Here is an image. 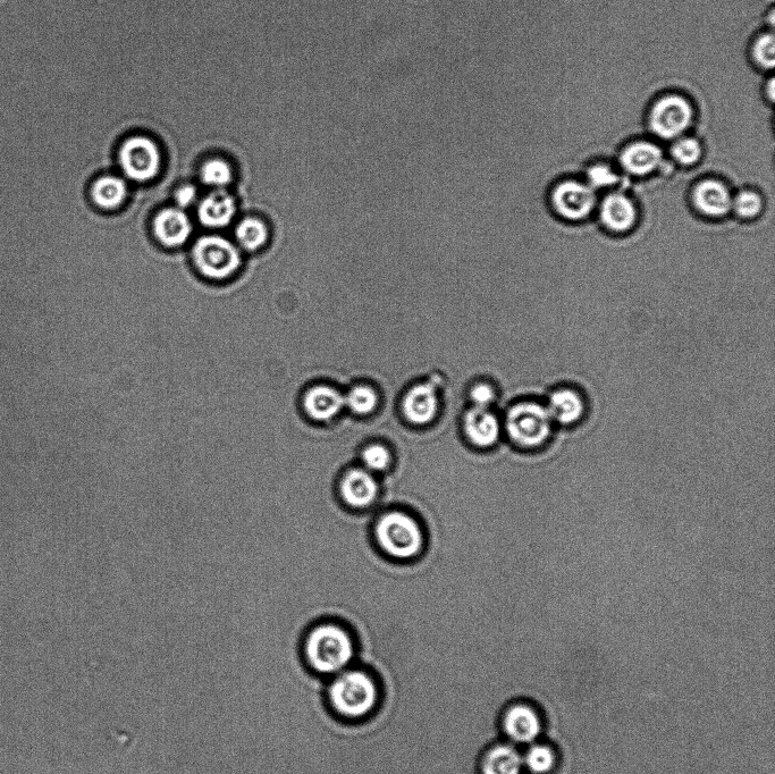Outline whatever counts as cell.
I'll use <instances>...</instances> for the list:
<instances>
[{
  "mask_svg": "<svg viewBox=\"0 0 775 774\" xmlns=\"http://www.w3.org/2000/svg\"><path fill=\"white\" fill-rule=\"evenodd\" d=\"M355 654L352 637L336 625L324 624L311 629L302 643L303 659L320 675H338L349 667Z\"/></svg>",
  "mask_w": 775,
  "mask_h": 774,
  "instance_id": "cell-1",
  "label": "cell"
},
{
  "mask_svg": "<svg viewBox=\"0 0 775 774\" xmlns=\"http://www.w3.org/2000/svg\"><path fill=\"white\" fill-rule=\"evenodd\" d=\"M328 700L332 709L349 720H358L372 713L379 700L377 684L369 673L357 669H345L335 675Z\"/></svg>",
  "mask_w": 775,
  "mask_h": 774,
  "instance_id": "cell-2",
  "label": "cell"
},
{
  "mask_svg": "<svg viewBox=\"0 0 775 774\" xmlns=\"http://www.w3.org/2000/svg\"><path fill=\"white\" fill-rule=\"evenodd\" d=\"M505 425L511 440L525 449L544 447L551 440L555 426L546 405L535 401L512 407Z\"/></svg>",
  "mask_w": 775,
  "mask_h": 774,
  "instance_id": "cell-3",
  "label": "cell"
},
{
  "mask_svg": "<svg viewBox=\"0 0 775 774\" xmlns=\"http://www.w3.org/2000/svg\"><path fill=\"white\" fill-rule=\"evenodd\" d=\"M376 534L382 548L395 558L415 557L423 545L416 521L401 512L387 513L378 521Z\"/></svg>",
  "mask_w": 775,
  "mask_h": 774,
  "instance_id": "cell-4",
  "label": "cell"
},
{
  "mask_svg": "<svg viewBox=\"0 0 775 774\" xmlns=\"http://www.w3.org/2000/svg\"><path fill=\"white\" fill-rule=\"evenodd\" d=\"M694 108L689 100L680 95H667L656 100L648 123L656 137L676 140L689 130L694 122Z\"/></svg>",
  "mask_w": 775,
  "mask_h": 774,
  "instance_id": "cell-5",
  "label": "cell"
},
{
  "mask_svg": "<svg viewBox=\"0 0 775 774\" xmlns=\"http://www.w3.org/2000/svg\"><path fill=\"white\" fill-rule=\"evenodd\" d=\"M193 259L199 271L213 280L231 276L241 263L239 250L217 235L199 239L193 247Z\"/></svg>",
  "mask_w": 775,
  "mask_h": 774,
  "instance_id": "cell-6",
  "label": "cell"
},
{
  "mask_svg": "<svg viewBox=\"0 0 775 774\" xmlns=\"http://www.w3.org/2000/svg\"><path fill=\"white\" fill-rule=\"evenodd\" d=\"M122 171L136 182L153 180L162 165V155L156 142L145 136L126 139L119 155Z\"/></svg>",
  "mask_w": 775,
  "mask_h": 774,
  "instance_id": "cell-7",
  "label": "cell"
},
{
  "mask_svg": "<svg viewBox=\"0 0 775 774\" xmlns=\"http://www.w3.org/2000/svg\"><path fill=\"white\" fill-rule=\"evenodd\" d=\"M552 203L562 217L569 221H581L593 212L595 190L587 183L564 181L554 189Z\"/></svg>",
  "mask_w": 775,
  "mask_h": 774,
  "instance_id": "cell-8",
  "label": "cell"
},
{
  "mask_svg": "<svg viewBox=\"0 0 775 774\" xmlns=\"http://www.w3.org/2000/svg\"><path fill=\"white\" fill-rule=\"evenodd\" d=\"M546 407L554 424L563 427L577 426L587 415V402L583 394L570 387L553 391Z\"/></svg>",
  "mask_w": 775,
  "mask_h": 774,
  "instance_id": "cell-9",
  "label": "cell"
},
{
  "mask_svg": "<svg viewBox=\"0 0 775 774\" xmlns=\"http://www.w3.org/2000/svg\"><path fill=\"white\" fill-rule=\"evenodd\" d=\"M502 725L505 735L518 744L533 743L542 729L537 712L526 704L510 706L503 715Z\"/></svg>",
  "mask_w": 775,
  "mask_h": 774,
  "instance_id": "cell-10",
  "label": "cell"
},
{
  "mask_svg": "<svg viewBox=\"0 0 775 774\" xmlns=\"http://www.w3.org/2000/svg\"><path fill=\"white\" fill-rule=\"evenodd\" d=\"M620 163L629 174L645 176L659 170L663 151L653 142L636 141L623 149Z\"/></svg>",
  "mask_w": 775,
  "mask_h": 774,
  "instance_id": "cell-11",
  "label": "cell"
},
{
  "mask_svg": "<svg viewBox=\"0 0 775 774\" xmlns=\"http://www.w3.org/2000/svg\"><path fill=\"white\" fill-rule=\"evenodd\" d=\"M154 231L156 238L164 246L175 248L184 245L189 240L192 225L182 209L168 208L157 215Z\"/></svg>",
  "mask_w": 775,
  "mask_h": 774,
  "instance_id": "cell-12",
  "label": "cell"
},
{
  "mask_svg": "<svg viewBox=\"0 0 775 774\" xmlns=\"http://www.w3.org/2000/svg\"><path fill=\"white\" fill-rule=\"evenodd\" d=\"M302 406L310 418L324 422L338 415L345 401L343 395L333 387L316 385L303 395Z\"/></svg>",
  "mask_w": 775,
  "mask_h": 774,
  "instance_id": "cell-13",
  "label": "cell"
},
{
  "mask_svg": "<svg viewBox=\"0 0 775 774\" xmlns=\"http://www.w3.org/2000/svg\"><path fill=\"white\" fill-rule=\"evenodd\" d=\"M437 409V392L432 383L417 384L404 397V414L412 423L424 425L431 422Z\"/></svg>",
  "mask_w": 775,
  "mask_h": 774,
  "instance_id": "cell-14",
  "label": "cell"
},
{
  "mask_svg": "<svg viewBox=\"0 0 775 774\" xmlns=\"http://www.w3.org/2000/svg\"><path fill=\"white\" fill-rule=\"evenodd\" d=\"M694 204L702 214L719 218L730 212L732 197L729 189L722 182L705 180L695 188Z\"/></svg>",
  "mask_w": 775,
  "mask_h": 774,
  "instance_id": "cell-15",
  "label": "cell"
},
{
  "mask_svg": "<svg viewBox=\"0 0 775 774\" xmlns=\"http://www.w3.org/2000/svg\"><path fill=\"white\" fill-rule=\"evenodd\" d=\"M637 216L634 201L622 193H612L603 201L602 222L613 232L622 233L633 229Z\"/></svg>",
  "mask_w": 775,
  "mask_h": 774,
  "instance_id": "cell-16",
  "label": "cell"
},
{
  "mask_svg": "<svg viewBox=\"0 0 775 774\" xmlns=\"http://www.w3.org/2000/svg\"><path fill=\"white\" fill-rule=\"evenodd\" d=\"M237 212L234 198L224 190H216L209 195L199 206V221L213 229H221L229 225Z\"/></svg>",
  "mask_w": 775,
  "mask_h": 774,
  "instance_id": "cell-17",
  "label": "cell"
},
{
  "mask_svg": "<svg viewBox=\"0 0 775 774\" xmlns=\"http://www.w3.org/2000/svg\"><path fill=\"white\" fill-rule=\"evenodd\" d=\"M465 427L469 440L478 447H491L499 440V420L488 409H471L466 416Z\"/></svg>",
  "mask_w": 775,
  "mask_h": 774,
  "instance_id": "cell-18",
  "label": "cell"
},
{
  "mask_svg": "<svg viewBox=\"0 0 775 774\" xmlns=\"http://www.w3.org/2000/svg\"><path fill=\"white\" fill-rule=\"evenodd\" d=\"M342 495L350 506L365 508L372 503L377 494V484L372 475L365 470H352L345 475L341 485Z\"/></svg>",
  "mask_w": 775,
  "mask_h": 774,
  "instance_id": "cell-19",
  "label": "cell"
},
{
  "mask_svg": "<svg viewBox=\"0 0 775 774\" xmlns=\"http://www.w3.org/2000/svg\"><path fill=\"white\" fill-rule=\"evenodd\" d=\"M521 755L508 744L495 745L488 750L482 762V774H520Z\"/></svg>",
  "mask_w": 775,
  "mask_h": 774,
  "instance_id": "cell-20",
  "label": "cell"
},
{
  "mask_svg": "<svg viewBox=\"0 0 775 774\" xmlns=\"http://www.w3.org/2000/svg\"><path fill=\"white\" fill-rule=\"evenodd\" d=\"M95 204L103 209L111 210L120 207L128 197L126 183L116 176H104L96 181L91 191Z\"/></svg>",
  "mask_w": 775,
  "mask_h": 774,
  "instance_id": "cell-21",
  "label": "cell"
},
{
  "mask_svg": "<svg viewBox=\"0 0 775 774\" xmlns=\"http://www.w3.org/2000/svg\"><path fill=\"white\" fill-rule=\"evenodd\" d=\"M235 233H237L240 245L250 251L263 247L268 237L267 227L256 218H247V220L242 221Z\"/></svg>",
  "mask_w": 775,
  "mask_h": 774,
  "instance_id": "cell-22",
  "label": "cell"
},
{
  "mask_svg": "<svg viewBox=\"0 0 775 774\" xmlns=\"http://www.w3.org/2000/svg\"><path fill=\"white\" fill-rule=\"evenodd\" d=\"M200 176L201 180L209 185V187L222 190L226 185H229L232 180L231 166L223 161V159H210V161L202 165Z\"/></svg>",
  "mask_w": 775,
  "mask_h": 774,
  "instance_id": "cell-23",
  "label": "cell"
},
{
  "mask_svg": "<svg viewBox=\"0 0 775 774\" xmlns=\"http://www.w3.org/2000/svg\"><path fill=\"white\" fill-rule=\"evenodd\" d=\"M754 63L760 69L771 72L775 64V37L772 31L764 32L754 41L752 47Z\"/></svg>",
  "mask_w": 775,
  "mask_h": 774,
  "instance_id": "cell-24",
  "label": "cell"
},
{
  "mask_svg": "<svg viewBox=\"0 0 775 774\" xmlns=\"http://www.w3.org/2000/svg\"><path fill=\"white\" fill-rule=\"evenodd\" d=\"M671 156L682 166H693L701 161L703 156L701 142L690 137H680L671 147Z\"/></svg>",
  "mask_w": 775,
  "mask_h": 774,
  "instance_id": "cell-25",
  "label": "cell"
},
{
  "mask_svg": "<svg viewBox=\"0 0 775 774\" xmlns=\"http://www.w3.org/2000/svg\"><path fill=\"white\" fill-rule=\"evenodd\" d=\"M347 405L355 414L367 415L372 412L377 405V394L367 385H356L349 391L344 398Z\"/></svg>",
  "mask_w": 775,
  "mask_h": 774,
  "instance_id": "cell-26",
  "label": "cell"
},
{
  "mask_svg": "<svg viewBox=\"0 0 775 774\" xmlns=\"http://www.w3.org/2000/svg\"><path fill=\"white\" fill-rule=\"evenodd\" d=\"M731 210H734L739 217L745 218V220H752L762 213L763 199L755 191H741L735 198H732Z\"/></svg>",
  "mask_w": 775,
  "mask_h": 774,
  "instance_id": "cell-27",
  "label": "cell"
},
{
  "mask_svg": "<svg viewBox=\"0 0 775 774\" xmlns=\"http://www.w3.org/2000/svg\"><path fill=\"white\" fill-rule=\"evenodd\" d=\"M525 763L530 771L545 774L553 769L555 755L550 747L535 745L527 752Z\"/></svg>",
  "mask_w": 775,
  "mask_h": 774,
  "instance_id": "cell-28",
  "label": "cell"
},
{
  "mask_svg": "<svg viewBox=\"0 0 775 774\" xmlns=\"http://www.w3.org/2000/svg\"><path fill=\"white\" fill-rule=\"evenodd\" d=\"M587 181L593 190L613 187L619 182V175L606 164H595L588 168Z\"/></svg>",
  "mask_w": 775,
  "mask_h": 774,
  "instance_id": "cell-29",
  "label": "cell"
},
{
  "mask_svg": "<svg viewBox=\"0 0 775 774\" xmlns=\"http://www.w3.org/2000/svg\"><path fill=\"white\" fill-rule=\"evenodd\" d=\"M362 460H364L367 468L379 471L389 467L391 462V454L389 450L382 447V445H372L362 453Z\"/></svg>",
  "mask_w": 775,
  "mask_h": 774,
  "instance_id": "cell-30",
  "label": "cell"
},
{
  "mask_svg": "<svg viewBox=\"0 0 775 774\" xmlns=\"http://www.w3.org/2000/svg\"><path fill=\"white\" fill-rule=\"evenodd\" d=\"M470 397L475 408L488 409L495 400V392L491 385L480 383L471 390Z\"/></svg>",
  "mask_w": 775,
  "mask_h": 774,
  "instance_id": "cell-31",
  "label": "cell"
},
{
  "mask_svg": "<svg viewBox=\"0 0 775 774\" xmlns=\"http://www.w3.org/2000/svg\"><path fill=\"white\" fill-rule=\"evenodd\" d=\"M197 196V189L193 187V185H184V187L180 188L178 192L175 193V201L180 208H188L195 204Z\"/></svg>",
  "mask_w": 775,
  "mask_h": 774,
  "instance_id": "cell-32",
  "label": "cell"
},
{
  "mask_svg": "<svg viewBox=\"0 0 775 774\" xmlns=\"http://www.w3.org/2000/svg\"><path fill=\"white\" fill-rule=\"evenodd\" d=\"M774 92H775V81L773 78L769 80L768 83H766V99L769 100L771 104L774 102Z\"/></svg>",
  "mask_w": 775,
  "mask_h": 774,
  "instance_id": "cell-33",
  "label": "cell"
}]
</instances>
